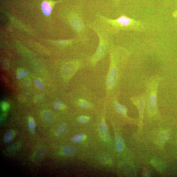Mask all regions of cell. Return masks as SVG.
<instances>
[{
	"label": "cell",
	"instance_id": "cb8c5ba5",
	"mask_svg": "<svg viewBox=\"0 0 177 177\" xmlns=\"http://www.w3.org/2000/svg\"><path fill=\"white\" fill-rule=\"evenodd\" d=\"M168 138V135L166 133H163L160 136L159 141L160 143H164L167 141Z\"/></svg>",
	"mask_w": 177,
	"mask_h": 177
},
{
	"label": "cell",
	"instance_id": "8992f818",
	"mask_svg": "<svg viewBox=\"0 0 177 177\" xmlns=\"http://www.w3.org/2000/svg\"><path fill=\"white\" fill-rule=\"evenodd\" d=\"M146 99L147 95L146 93L136 95L132 98L133 101L137 103L140 115L141 118L142 117Z\"/></svg>",
	"mask_w": 177,
	"mask_h": 177
},
{
	"label": "cell",
	"instance_id": "7c38bea8",
	"mask_svg": "<svg viewBox=\"0 0 177 177\" xmlns=\"http://www.w3.org/2000/svg\"><path fill=\"white\" fill-rule=\"evenodd\" d=\"M28 74L29 72L27 70L20 68L17 70L16 76L18 79H22L26 77Z\"/></svg>",
	"mask_w": 177,
	"mask_h": 177
},
{
	"label": "cell",
	"instance_id": "d4e9b609",
	"mask_svg": "<svg viewBox=\"0 0 177 177\" xmlns=\"http://www.w3.org/2000/svg\"><path fill=\"white\" fill-rule=\"evenodd\" d=\"M43 98V95L42 94H39L36 96L34 99V100L36 102H38L42 100Z\"/></svg>",
	"mask_w": 177,
	"mask_h": 177
},
{
	"label": "cell",
	"instance_id": "ac0fdd59",
	"mask_svg": "<svg viewBox=\"0 0 177 177\" xmlns=\"http://www.w3.org/2000/svg\"><path fill=\"white\" fill-rule=\"evenodd\" d=\"M35 124L33 120H29L28 123V129L31 134H34L35 133Z\"/></svg>",
	"mask_w": 177,
	"mask_h": 177
},
{
	"label": "cell",
	"instance_id": "2e32d148",
	"mask_svg": "<svg viewBox=\"0 0 177 177\" xmlns=\"http://www.w3.org/2000/svg\"><path fill=\"white\" fill-rule=\"evenodd\" d=\"M115 106L116 109L118 112L123 114H126L127 112V110L124 107L119 104L117 102H116L115 104Z\"/></svg>",
	"mask_w": 177,
	"mask_h": 177
},
{
	"label": "cell",
	"instance_id": "603a6c76",
	"mask_svg": "<svg viewBox=\"0 0 177 177\" xmlns=\"http://www.w3.org/2000/svg\"><path fill=\"white\" fill-rule=\"evenodd\" d=\"M88 120H89V118L87 116H80L77 118V120L79 122L82 123H87Z\"/></svg>",
	"mask_w": 177,
	"mask_h": 177
},
{
	"label": "cell",
	"instance_id": "7402d4cb",
	"mask_svg": "<svg viewBox=\"0 0 177 177\" xmlns=\"http://www.w3.org/2000/svg\"><path fill=\"white\" fill-rule=\"evenodd\" d=\"M54 106L55 109L61 110L64 107V105L63 102L60 101H57L55 102Z\"/></svg>",
	"mask_w": 177,
	"mask_h": 177
},
{
	"label": "cell",
	"instance_id": "d6986e66",
	"mask_svg": "<svg viewBox=\"0 0 177 177\" xmlns=\"http://www.w3.org/2000/svg\"><path fill=\"white\" fill-rule=\"evenodd\" d=\"M31 81L30 79L26 78L23 80L20 83V87L23 88H26L31 85Z\"/></svg>",
	"mask_w": 177,
	"mask_h": 177
},
{
	"label": "cell",
	"instance_id": "44dd1931",
	"mask_svg": "<svg viewBox=\"0 0 177 177\" xmlns=\"http://www.w3.org/2000/svg\"><path fill=\"white\" fill-rule=\"evenodd\" d=\"M35 84L36 87L39 90H42L44 88V85L42 81L39 79H36L35 80Z\"/></svg>",
	"mask_w": 177,
	"mask_h": 177
},
{
	"label": "cell",
	"instance_id": "ba28073f",
	"mask_svg": "<svg viewBox=\"0 0 177 177\" xmlns=\"http://www.w3.org/2000/svg\"><path fill=\"white\" fill-rule=\"evenodd\" d=\"M42 117L44 121L48 123H53L55 119L54 114L48 111L44 112L42 113Z\"/></svg>",
	"mask_w": 177,
	"mask_h": 177
},
{
	"label": "cell",
	"instance_id": "7a4b0ae2",
	"mask_svg": "<svg viewBox=\"0 0 177 177\" xmlns=\"http://www.w3.org/2000/svg\"><path fill=\"white\" fill-rule=\"evenodd\" d=\"M88 27L97 33L99 38V44L96 51L91 58L92 64L95 66L104 57L113 46V35L106 29L97 18L88 24Z\"/></svg>",
	"mask_w": 177,
	"mask_h": 177
},
{
	"label": "cell",
	"instance_id": "4316f807",
	"mask_svg": "<svg viewBox=\"0 0 177 177\" xmlns=\"http://www.w3.org/2000/svg\"><path fill=\"white\" fill-rule=\"evenodd\" d=\"M172 16L175 18H177V10L175 11L172 14Z\"/></svg>",
	"mask_w": 177,
	"mask_h": 177
},
{
	"label": "cell",
	"instance_id": "e0dca14e",
	"mask_svg": "<svg viewBox=\"0 0 177 177\" xmlns=\"http://www.w3.org/2000/svg\"><path fill=\"white\" fill-rule=\"evenodd\" d=\"M78 103L79 106L81 108H88L90 106V104L89 102L84 99H79L78 101Z\"/></svg>",
	"mask_w": 177,
	"mask_h": 177
},
{
	"label": "cell",
	"instance_id": "6da1fadb",
	"mask_svg": "<svg viewBox=\"0 0 177 177\" xmlns=\"http://www.w3.org/2000/svg\"><path fill=\"white\" fill-rule=\"evenodd\" d=\"M110 64L107 78V88L110 90L115 86L119 77L120 70L126 66L130 56V53L125 48L113 46L110 52Z\"/></svg>",
	"mask_w": 177,
	"mask_h": 177
},
{
	"label": "cell",
	"instance_id": "5b68a950",
	"mask_svg": "<svg viewBox=\"0 0 177 177\" xmlns=\"http://www.w3.org/2000/svg\"><path fill=\"white\" fill-rule=\"evenodd\" d=\"M80 62L76 61L65 64L62 67L63 76L66 80L70 79L78 70L80 66Z\"/></svg>",
	"mask_w": 177,
	"mask_h": 177
},
{
	"label": "cell",
	"instance_id": "3957f363",
	"mask_svg": "<svg viewBox=\"0 0 177 177\" xmlns=\"http://www.w3.org/2000/svg\"><path fill=\"white\" fill-rule=\"evenodd\" d=\"M97 18L106 29L113 35L121 31L142 32L146 29L145 24L141 21L136 20L124 15L113 20L99 15Z\"/></svg>",
	"mask_w": 177,
	"mask_h": 177
},
{
	"label": "cell",
	"instance_id": "ffe728a7",
	"mask_svg": "<svg viewBox=\"0 0 177 177\" xmlns=\"http://www.w3.org/2000/svg\"><path fill=\"white\" fill-rule=\"evenodd\" d=\"M84 138V135L82 134H77L73 136L72 138V141L74 142H79L82 141Z\"/></svg>",
	"mask_w": 177,
	"mask_h": 177
},
{
	"label": "cell",
	"instance_id": "4fadbf2b",
	"mask_svg": "<svg viewBox=\"0 0 177 177\" xmlns=\"http://www.w3.org/2000/svg\"><path fill=\"white\" fill-rule=\"evenodd\" d=\"M67 126L65 123L61 124L59 126L56 131L57 135L59 136H61L64 135L67 130Z\"/></svg>",
	"mask_w": 177,
	"mask_h": 177
},
{
	"label": "cell",
	"instance_id": "30bf717a",
	"mask_svg": "<svg viewBox=\"0 0 177 177\" xmlns=\"http://www.w3.org/2000/svg\"><path fill=\"white\" fill-rule=\"evenodd\" d=\"M42 12L46 16H49L51 12V7L50 4L47 2H44L41 6Z\"/></svg>",
	"mask_w": 177,
	"mask_h": 177
},
{
	"label": "cell",
	"instance_id": "9c48e42d",
	"mask_svg": "<svg viewBox=\"0 0 177 177\" xmlns=\"http://www.w3.org/2000/svg\"><path fill=\"white\" fill-rule=\"evenodd\" d=\"M62 151L65 154L68 156L74 155L77 152V150L76 148L70 145L64 147L62 149Z\"/></svg>",
	"mask_w": 177,
	"mask_h": 177
},
{
	"label": "cell",
	"instance_id": "484cf974",
	"mask_svg": "<svg viewBox=\"0 0 177 177\" xmlns=\"http://www.w3.org/2000/svg\"><path fill=\"white\" fill-rule=\"evenodd\" d=\"M7 105L6 104V103H3V104L2 105V109L4 110H5L7 108Z\"/></svg>",
	"mask_w": 177,
	"mask_h": 177
},
{
	"label": "cell",
	"instance_id": "5bb4252c",
	"mask_svg": "<svg viewBox=\"0 0 177 177\" xmlns=\"http://www.w3.org/2000/svg\"><path fill=\"white\" fill-rule=\"evenodd\" d=\"M116 144L117 150L120 152L123 149V140L120 136H117L116 137Z\"/></svg>",
	"mask_w": 177,
	"mask_h": 177
},
{
	"label": "cell",
	"instance_id": "52a82bcc",
	"mask_svg": "<svg viewBox=\"0 0 177 177\" xmlns=\"http://www.w3.org/2000/svg\"><path fill=\"white\" fill-rule=\"evenodd\" d=\"M99 128H100L101 134L102 138L105 141H108L109 138L104 121H103L101 123Z\"/></svg>",
	"mask_w": 177,
	"mask_h": 177
},
{
	"label": "cell",
	"instance_id": "277c9868",
	"mask_svg": "<svg viewBox=\"0 0 177 177\" xmlns=\"http://www.w3.org/2000/svg\"><path fill=\"white\" fill-rule=\"evenodd\" d=\"M160 80L159 76H154L150 77L146 83V93L148 98V108L152 114L157 111L158 88Z\"/></svg>",
	"mask_w": 177,
	"mask_h": 177
},
{
	"label": "cell",
	"instance_id": "9a60e30c",
	"mask_svg": "<svg viewBox=\"0 0 177 177\" xmlns=\"http://www.w3.org/2000/svg\"><path fill=\"white\" fill-rule=\"evenodd\" d=\"M14 132L13 131L11 130L7 132L5 136V141L7 143L11 141L14 139Z\"/></svg>",
	"mask_w": 177,
	"mask_h": 177
},
{
	"label": "cell",
	"instance_id": "8fae6325",
	"mask_svg": "<svg viewBox=\"0 0 177 177\" xmlns=\"http://www.w3.org/2000/svg\"><path fill=\"white\" fill-rule=\"evenodd\" d=\"M46 152V150L45 148H42L36 151L34 157L35 160H38L41 159L45 156Z\"/></svg>",
	"mask_w": 177,
	"mask_h": 177
}]
</instances>
